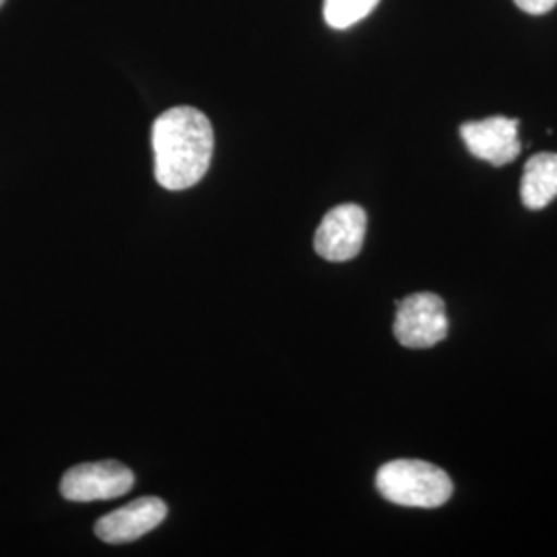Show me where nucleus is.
I'll return each instance as SVG.
<instances>
[{"mask_svg":"<svg viewBox=\"0 0 557 557\" xmlns=\"http://www.w3.org/2000/svg\"><path fill=\"white\" fill-rule=\"evenodd\" d=\"M380 0H324V21L333 29H349L366 20Z\"/></svg>","mask_w":557,"mask_h":557,"instance_id":"9","label":"nucleus"},{"mask_svg":"<svg viewBox=\"0 0 557 557\" xmlns=\"http://www.w3.org/2000/svg\"><path fill=\"white\" fill-rule=\"evenodd\" d=\"M2 4H4V0H0V7H2Z\"/></svg>","mask_w":557,"mask_h":557,"instance_id":"11","label":"nucleus"},{"mask_svg":"<svg viewBox=\"0 0 557 557\" xmlns=\"http://www.w3.org/2000/svg\"><path fill=\"white\" fill-rule=\"evenodd\" d=\"M168 517V506L160 498H139L128 506L114 510L96 522V535L119 545L131 543L158 529Z\"/></svg>","mask_w":557,"mask_h":557,"instance_id":"7","label":"nucleus"},{"mask_svg":"<svg viewBox=\"0 0 557 557\" xmlns=\"http://www.w3.org/2000/svg\"><path fill=\"white\" fill-rule=\"evenodd\" d=\"M366 227L368 218L359 205L347 202L331 209L314 236V248L319 257L331 262L356 259L363 246Z\"/></svg>","mask_w":557,"mask_h":557,"instance_id":"5","label":"nucleus"},{"mask_svg":"<svg viewBox=\"0 0 557 557\" xmlns=\"http://www.w3.org/2000/svg\"><path fill=\"white\" fill-rule=\"evenodd\" d=\"M520 197L527 209L539 211L557 197V153H537L524 165Z\"/></svg>","mask_w":557,"mask_h":557,"instance_id":"8","label":"nucleus"},{"mask_svg":"<svg viewBox=\"0 0 557 557\" xmlns=\"http://www.w3.org/2000/svg\"><path fill=\"white\" fill-rule=\"evenodd\" d=\"M460 137L471 156L496 168L512 163L522 151L517 119L492 116L479 122H465L460 126Z\"/></svg>","mask_w":557,"mask_h":557,"instance_id":"6","label":"nucleus"},{"mask_svg":"<svg viewBox=\"0 0 557 557\" xmlns=\"http://www.w3.org/2000/svg\"><path fill=\"white\" fill-rule=\"evenodd\" d=\"M518 9L529 15H545L557 4V0H515Z\"/></svg>","mask_w":557,"mask_h":557,"instance_id":"10","label":"nucleus"},{"mask_svg":"<svg viewBox=\"0 0 557 557\" xmlns=\"http://www.w3.org/2000/svg\"><path fill=\"white\" fill-rule=\"evenodd\" d=\"M376 487L382 498L409 508H438L453 496V481L425 460H391L380 467Z\"/></svg>","mask_w":557,"mask_h":557,"instance_id":"2","label":"nucleus"},{"mask_svg":"<svg viewBox=\"0 0 557 557\" xmlns=\"http://www.w3.org/2000/svg\"><path fill=\"white\" fill-rule=\"evenodd\" d=\"M135 475L116 460L85 462L69 469L60 481V494L71 502L114 499L133 490Z\"/></svg>","mask_w":557,"mask_h":557,"instance_id":"4","label":"nucleus"},{"mask_svg":"<svg viewBox=\"0 0 557 557\" xmlns=\"http://www.w3.org/2000/svg\"><path fill=\"white\" fill-rule=\"evenodd\" d=\"M448 335L444 299L436 294H413L397 304L395 337L403 347L430 349Z\"/></svg>","mask_w":557,"mask_h":557,"instance_id":"3","label":"nucleus"},{"mask_svg":"<svg viewBox=\"0 0 557 557\" xmlns=\"http://www.w3.org/2000/svg\"><path fill=\"white\" fill-rule=\"evenodd\" d=\"M156 180L165 190H186L199 184L213 158V126L190 106L163 112L153 122Z\"/></svg>","mask_w":557,"mask_h":557,"instance_id":"1","label":"nucleus"}]
</instances>
